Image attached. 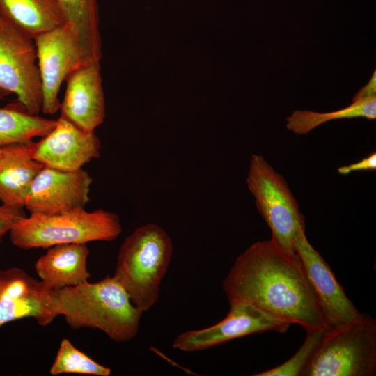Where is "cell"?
Masks as SVG:
<instances>
[{"label":"cell","mask_w":376,"mask_h":376,"mask_svg":"<svg viewBox=\"0 0 376 376\" xmlns=\"http://www.w3.org/2000/svg\"><path fill=\"white\" fill-rule=\"evenodd\" d=\"M0 13L32 38L66 22L57 0H0Z\"/></svg>","instance_id":"obj_17"},{"label":"cell","mask_w":376,"mask_h":376,"mask_svg":"<svg viewBox=\"0 0 376 376\" xmlns=\"http://www.w3.org/2000/svg\"><path fill=\"white\" fill-rule=\"evenodd\" d=\"M172 254L171 237L155 224L137 228L120 246L113 276L125 289L132 302L143 312L159 299Z\"/></svg>","instance_id":"obj_3"},{"label":"cell","mask_w":376,"mask_h":376,"mask_svg":"<svg viewBox=\"0 0 376 376\" xmlns=\"http://www.w3.org/2000/svg\"><path fill=\"white\" fill-rule=\"evenodd\" d=\"M66 22L77 31L84 63L100 61L101 40L99 31L98 0H57Z\"/></svg>","instance_id":"obj_18"},{"label":"cell","mask_w":376,"mask_h":376,"mask_svg":"<svg viewBox=\"0 0 376 376\" xmlns=\"http://www.w3.org/2000/svg\"><path fill=\"white\" fill-rule=\"evenodd\" d=\"M1 21H2V16H1V14L0 13V24H1Z\"/></svg>","instance_id":"obj_26"},{"label":"cell","mask_w":376,"mask_h":376,"mask_svg":"<svg viewBox=\"0 0 376 376\" xmlns=\"http://www.w3.org/2000/svg\"><path fill=\"white\" fill-rule=\"evenodd\" d=\"M353 118H376V95L352 100L349 106L331 112L319 113L309 110H295L286 117V127L298 135L309 133L327 122Z\"/></svg>","instance_id":"obj_19"},{"label":"cell","mask_w":376,"mask_h":376,"mask_svg":"<svg viewBox=\"0 0 376 376\" xmlns=\"http://www.w3.org/2000/svg\"><path fill=\"white\" fill-rule=\"evenodd\" d=\"M290 323L251 304L230 305L227 315L218 323L178 335L172 347L182 352L201 351L255 333H284Z\"/></svg>","instance_id":"obj_9"},{"label":"cell","mask_w":376,"mask_h":376,"mask_svg":"<svg viewBox=\"0 0 376 376\" xmlns=\"http://www.w3.org/2000/svg\"><path fill=\"white\" fill-rule=\"evenodd\" d=\"M376 373V321L361 313L324 332L300 376H373Z\"/></svg>","instance_id":"obj_4"},{"label":"cell","mask_w":376,"mask_h":376,"mask_svg":"<svg viewBox=\"0 0 376 376\" xmlns=\"http://www.w3.org/2000/svg\"><path fill=\"white\" fill-rule=\"evenodd\" d=\"M121 232L118 216L99 209L49 216L30 214L18 221L9 235L14 246L28 250L61 244L112 241Z\"/></svg>","instance_id":"obj_5"},{"label":"cell","mask_w":376,"mask_h":376,"mask_svg":"<svg viewBox=\"0 0 376 376\" xmlns=\"http://www.w3.org/2000/svg\"><path fill=\"white\" fill-rule=\"evenodd\" d=\"M222 288L230 306L251 304L306 331L329 330L299 256L271 240L256 242L241 253Z\"/></svg>","instance_id":"obj_1"},{"label":"cell","mask_w":376,"mask_h":376,"mask_svg":"<svg viewBox=\"0 0 376 376\" xmlns=\"http://www.w3.org/2000/svg\"><path fill=\"white\" fill-rule=\"evenodd\" d=\"M35 263V270L47 287L58 290L88 281L87 244H61L48 248Z\"/></svg>","instance_id":"obj_16"},{"label":"cell","mask_w":376,"mask_h":376,"mask_svg":"<svg viewBox=\"0 0 376 376\" xmlns=\"http://www.w3.org/2000/svg\"><path fill=\"white\" fill-rule=\"evenodd\" d=\"M23 209L3 204L0 205V243L14 226L26 217Z\"/></svg>","instance_id":"obj_23"},{"label":"cell","mask_w":376,"mask_h":376,"mask_svg":"<svg viewBox=\"0 0 376 376\" xmlns=\"http://www.w3.org/2000/svg\"><path fill=\"white\" fill-rule=\"evenodd\" d=\"M49 373L52 375L80 374L109 376L111 370L77 349L69 340L63 338L61 341Z\"/></svg>","instance_id":"obj_21"},{"label":"cell","mask_w":376,"mask_h":376,"mask_svg":"<svg viewBox=\"0 0 376 376\" xmlns=\"http://www.w3.org/2000/svg\"><path fill=\"white\" fill-rule=\"evenodd\" d=\"M15 94L23 109L38 115L42 84L33 38L2 18L0 24V98Z\"/></svg>","instance_id":"obj_7"},{"label":"cell","mask_w":376,"mask_h":376,"mask_svg":"<svg viewBox=\"0 0 376 376\" xmlns=\"http://www.w3.org/2000/svg\"><path fill=\"white\" fill-rule=\"evenodd\" d=\"M92 182L82 169L65 171L42 166L32 182L24 207L31 214L46 216L85 210Z\"/></svg>","instance_id":"obj_10"},{"label":"cell","mask_w":376,"mask_h":376,"mask_svg":"<svg viewBox=\"0 0 376 376\" xmlns=\"http://www.w3.org/2000/svg\"><path fill=\"white\" fill-rule=\"evenodd\" d=\"M56 120L33 115L25 110L0 108V148L14 143H29L35 137H44Z\"/></svg>","instance_id":"obj_20"},{"label":"cell","mask_w":376,"mask_h":376,"mask_svg":"<svg viewBox=\"0 0 376 376\" xmlns=\"http://www.w3.org/2000/svg\"><path fill=\"white\" fill-rule=\"evenodd\" d=\"M33 142L0 148V201L24 208L32 182L42 168L32 156Z\"/></svg>","instance_id":"obj_15"},{"label":"cell","mask_w":376,"mask_h":376,"mask_svg":"<svg viewBox=\"0 0 376 376\" xmlns=\"http://www.w3.org/2000/svg\"><path fill=\"white\" fill-rule=\"evenodd\" d=\"M65 81L61 116L84 131H94L105 117L100 61L82 64Z\"/></svg>","instance_id":"obj_14"},{"label":"cell","mask_w":376,"mask_h":376,"mask_svg":"<svg viewBox=\"0 0 376 376\" xmlns=\"http://www.w3.org/2000/svg\"><path fill=\"white\" fill-rule=\"evenodd\" d=\"M54 290L19 267L0 269V328L10 322L33 318L47 326L57 317Z\"/></svg>","instance_id":"obj_11"},{"label":"cell","mask_w":376,"mask_h":376,"mask_svg":"<svg viewBox=\"0 0 376 376\" xmlns=\"http://www.w3.org/2000/svg\"><path fill=\"white\" fill-rule=\"evenodd\" d=\"M295 250L318 299L329 329L358 318L360 313L345 295L329 265L314 249L300 226L295 235Z\"/></svg>","instance_id":"obj_12"},{"label":"cell","mask_w":376,"mask_h":376,"mask_svg":"<svg viewBox=\"0 0 376 376\" xmlns=\"http://www.w3.org/2000/svg\"><path fill=\"white\" fill-rule=\"evenodd\" d=\"M53 306L72 329H99L117 343L128 342L137 335L143 313L109 275L97 282L54 290Z\"/></svg>","instance_id":"obj_2"},{"label":"cell","mask_w":376,"mask_h":376,"mask_svg":"<svg viewBox=\"0 0 376 376\" xmlns=\"http://www.w3.org/2000/svg\"><path fill=\"white\" fill-rule=\"evenodd\" d=\"M33 41L42 84L41 111L54 115L60 109L63 81L84 64L78 33L65 22L36 36Z\"/></svg>","instance_id":"obj_8"},{"label":"cell","mask_w":376,"mask_h":376,"mask_svg":"<svg viewBox=\"0 0 376 376\" xmlns=\"http://www.w3.org/2000/svg\"><path fill=\"white\" fill-rule=\"evenodd\" d=\"M246 184L271 230V241L284 252L295 255V235L300 226H305V221L285 178L263 156L253 154Z\"/></svg>","instance_id":"obj_6"},{"label":"cell","mask_w":376,"mask_h":376,"mask_svg":"<svg viewBox=\"0 0 376 376\" xmlns=\"http://www.w3.org/2000/svg\"><path fill=\"white\" fill-rule=\"evenodd\" d=\"M325 331H306V339L298 351L288 361L269 370L253 374V376H300Z\"/></svg>","instance_id":"obj_22"},{"label":"cell","mask_w":376,"mask_h":376,"mask_svg":"<svg viewBox=\"0 0 376 376\" xmlns=\"http://www.w3.org/2000/svg\"><path fill=\"white\" fill-rule=\"evenodd\" d=\"M100 141L94 131H84L60 116L49 133L33 143L32 156L43 166L75 171L100 157Z\"/></svg>","instance_id":"obj_13"},{"label":"cell","mask_w":376,"mask_h":376,"mask_svg":"<svg viewBox=\"0 0 376 376\" xmlns=\"http://www.w3.org/2000/svg\"><path fill=\"white\" fill-rule=\"evenodd\" d=\"M376 93V71L374 70L373 75L366 85L361 88L354 96L353 100L361 97L375 95Z\"/></svg>","instance_id":"obj_25"},{"label":"cell","mask_w":376,"mask_h":376,"mask_svg":"<svg viewBox=\"0 0 376 376\" xmlns=\"http://www.w3.org/2000/svg\"><path fill=\"white\" fill-rule=\"evenodd\" d=\"M375 169L376 153L374 152L357 162L338 168V172L341 175H347L354 171Z\"/></svg>","instance_id":"obj_24"}]
</instances>
